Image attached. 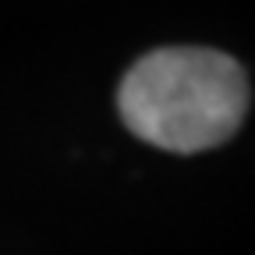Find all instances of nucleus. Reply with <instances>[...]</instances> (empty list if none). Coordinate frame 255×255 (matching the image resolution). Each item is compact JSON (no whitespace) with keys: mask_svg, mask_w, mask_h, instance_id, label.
I'll return each instance as SVG.
<instances>
[{"mask_svg":"<svg viewBox=\"0 0 255 255\" xmlns=\"http://www.w3.org/2000/svg\"><path fill=\"white\" fill-rule=\"evenodd\" d=\"M252 103L245 68L206 46H163L124 75L117 107L142 142L167 152H206L227 142Z\"/></svg>","mask_w":255,"mask_h":255,"instance_id":"f257e3e1","label":"nucleus"}]
</instances>
